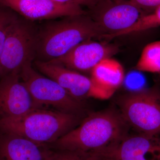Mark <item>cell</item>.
Wrapping results in <instances>:
<instances>
[{"mask_svg": "<svg viewBox=\"0 0 160 160\" xmlns=\"http://www.w3.org/2000/svg\"><path fill=\"white\" fill-rule=\"evenodd\" d=\"M128 126L119 111L108 109L89 115L54 143L60 150L92 154L128 135Z\"/></svg>", "mask_w": 160, "mask_h": 160, "instance_id": "1", "label": "cell"}, {"mask_svg": "<svg viewBox=\"0 0 160 160\" xmlns=\"http://www.w3.org/2000/svg\"><path fill=\"white\" fill-rule=\"evenodd\" d=\"M104 35L88 14L49 20L38 28L34 60L49 62L61 57L84 41L102 38Z\"/></svg>", "mask_w": 160, "mask_h": 160, "instance_id": "2", "label": "cell"}, {"mask_svg": "<svg viewBox=\"0 0 160 160\" xmlns=\"http://www.w3.org/2000/svg\"><path fill=\"white\" fill-rule=\"evenodd\" d=\"M79 115L36 108L15 118H0V129L43 145L54 143L78 125Z\"/></svg>", "mask_w": 160, "mask_h": 160, "instance_id": "3", "label": "cell"}, {"mask_svg": "<svg viewBox=\"0 0 160 160\" xmlns=\"http://www.w3.org/2000/svg\"><path fill=\"white\" fill-rule=\"evenodd\" d=\"M120 113L139 133L160 135V89L157 86L125 94L118 102Z\"/></svg>", "mask_w": 160, "mask_h": 160, "instance_id": "4", "label": "cell"}, {"mask_svg": "<svg viewBox=\"0 0 160 160\" xmlns=\"http://www.w3.org/2000/svg\"><path fill=\"white\" fill-rule=\"evenodd\" d=\"M32 62L29 61L22 66L20 76L38 108L52 106L59 111L82 114L84 109L82 102L71 97L54 80L36 71Z\"/></svg>", "mask_w": 160, "mask_h": 160, "instance_id": "5", "label": "cell"}, {"mask_svg": "<svg viewBox=\"0 0 160 160\" xmlns=\"http://www.w3.org/2000/svg\"><path fill=\"white\" fill-rule=\"evenodd\" d=\"M37 29L32 22L22 18L12 25L0 59V76L20 71L25 63L34 61Z\"/></svg>", "mask_w": 160, "mask_h": 160, "instance_id": "6", "label": "cell"}, {"mask_svg": "<svg viewBox=\"0 0 160 160\" xmlns=\"http://www.w3.org/2000/svg\"><path fill=\"white\" fill-rule=\"evenodd\" d=\"M37 69L47 77L54 80L71 97L82 102L89 98L107 100L114 92L100 87L79 72L49 62L34 60Z\"/></svg>", "mask_w": 160, "mask_h": 160, "instance_id": "7", "label": "cell"}, {"mask_svg": "<svg viewBox=\"0 0 160 160\" xmlns=\"http://www.w3.org/2000/svg\"><path fill=\"white\" fill-rule=\"evenodd\" d=\"M106 39L129 29L145 13L129 0H100L90 9Z\"/></svg>", "mask_w": 160, "mask_h": 160, "instance_id": "8", "label": "cell"}, {"mask_svg": "<svg viewBox=\"0 0 160 160\" xmlns=\"http://www.w3.org/2000/svg\"><path fill=\"white\" fill-rule=\"evenodd\" d=\"M92 154L105 160H160V135H127Z\"/></svg>", "mask_w": 160, "mask_h": 160, "instance_id": "9", "label": "cell"}, {"mask_svg": "<svg viewBox=\"0 0 160 160\" xmlns=\"http://www.w3.org/2000/svg\"><path fill=\"white\" fill-rule=\"evenodd\" d=\"M0 5L32 22L88 14L79 5L51 0H0Z\"/></svg>", "mask_w": 160, "mask_h": 160, "instance_id": "10", "label": "cell"}, {"mask_svg": "<svg viewBox=\"0 0 160 160\" xmlns=\"http://www.w3.org/2000/svg\"><path fill=\"white\" fill-rule=\"evenodd\" d=\"M118 50V47L114 45L87 40L61 57L48 62L78 72H90L100 62L111 58Z\"/></svg>", "mask_w": 160, "mask_h": 160, "instance_id": "11", "label": "cell"}, {"mask_svg": "<svg viewBox=\"0 0 160 160\" xmlns=\"http://www.w3.org/2000/svg\"><path fill=\"white\" fill-rule=\"evenodd\" d=\"M20 71L6 75L0 81L1 118L18 117L39 108L21 80Z\"/></svg>", "mask_w": 160, "mask_h": 160, "instance_id": "12", "label": "cell"}, {"mask_svg": "<svg viewBox=\"0 0 160 160\" xmlns=\"http://www.w3.org/2000/svg\"><path fill=\"white\" fill-rule=\"evenodd\" d=\"M55 152L47 145L5 133L0 138V160H51Z\"/></svg>", "mask_w": 160, "mask_h": 160, "instance_id": "13", "label": "cell"}, {"mask_svg": "<svg viewBox=\"0 0 160 160\" xmlns=\"http://www.w3.org/2000/svg\"><path fill=\"white\" fill-rule=\"evenodd\" d=\"M90 78L100 87L114 92L122 86L125 79L122 64L111 58L103 60L91 71Z\"/></svg>", "mask_w": 160, "mask_h": 160, "instance_id": "14", "label": "cell"}, {"mask_svg": "<svg viewBox=\"0 0 160 160\" xmlns=\"http://www.w3.org/2000/svg\"><path fill=\"white\" fill-rule=\"evenodd\" d=\"M135 69L144 72H160V41L149 43L144 47Z\"/></svg>", "mask_w": 160, "mask_h": 160, "instance_id": "15", "label": "cell"}, {"mask_svg": "<svg viewBox=\"0 0 160 160\" xmlns=\"http://www.w3.org/2000/svg\"><path fill=\"white\" fill-rule=\"evenodd\" d=\"M160 26V6L149 14L144 15L129 29L114 35L113 38L139 33Z\"/></svg>", "mask_w": 160, "mask_h": 160, "instance_id": "16", "label": "cell"}, {"mask_svg": "<svg viewBox=\"0 0 160 160\" xmlns=\"http://www.w3.org/2000/svg\"><path fill=\"white\" fill-rule=\"evenodd\" d=\"M18 18L12 12L0 9V59L8 31Z\"/></svg>", "mask_w": 160, "mask_h": 160, "instance_id": "17", "label": "cell"}, {"mask_svg": "<svg viewBox=\"0 0 160 160\" xmlns=\"http://www.w3.org/2000/svg\"><path fill=\"white\" fill-rule=\"evenodd\" d=\"M51 160H92L89 154H83L68 151L55 152Z\"/></svg>", "mask_w": 160, "mask_h": 160, "instance_id": "18", "label": "cell"}, {"mask_svg": "<svg viewBox=\"0 0 160 160\" xmlns=\"http://www.w3.org/2000/svg\"><path fill=\"white\" fill-rule=\"evenodd\" d=\"M145 14H149L155 11L160 6V0H129Z\"/></svg>", "mask_w": 160, "mask_h": 160, "instance_id": "19", "label": "cell"}, {"mask_svg": "<svg viewBox=\"0 0 160 160\" xmlns=\"http://www.w3.org/2000/svg\"><path fill=\"white\" fill-rule=\"evenodd\" d=\"M56 2L63 4H73L79 6H86L89 9L93 8L100 0H51Z\"/></svg>", "mask_w": 160, "mask_h": 160, "instance_id": "20", "label": "cell"}, {"mask_svg": "<svg viewBox=\"0 0 160 160\" xmlns=\"http://www.w3.org/2000/svg\"><path fill=\"white\" fill-rule=\"evenodd\" d=\"M92 158V160H101L99 158L96 156L93 155H91Z\"/></svg>", "mask_w": 160, "mask_h": 160, "instance_id": "21", "label": "cell"}, {"mask_svg": "<svg viewBox=\"0 0 160 160\" xmlns=\"http://www.w3.org/2000/svg\"><path fill=\"white\" fill-rule=\"evenodd\" d=\"M98 158H99L100 159H101V160H105L101 158H100L99 157H98Z\"/></svg>", "mask_w": 160, "mask_h": 160, "instance_id": "22", "label": "cell"}]
</instances>
